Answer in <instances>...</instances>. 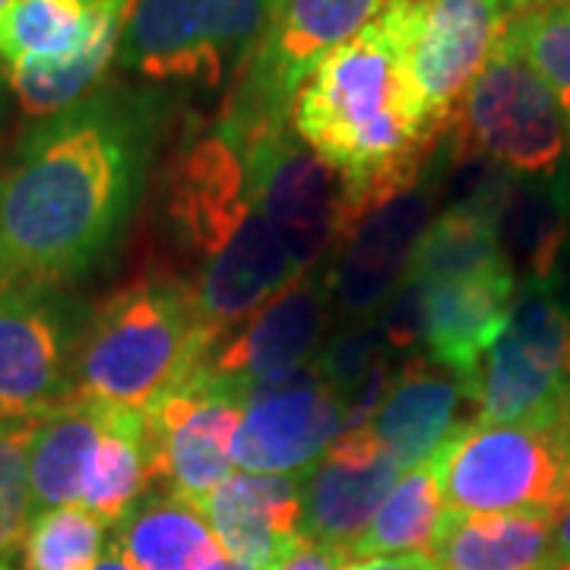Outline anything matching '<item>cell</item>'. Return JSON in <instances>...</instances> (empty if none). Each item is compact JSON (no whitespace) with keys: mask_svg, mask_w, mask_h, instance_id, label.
I'll list each match as a JSON object with an SVG mask.
<instances>
[{"mask_svg":"<svg viewBox=\"0 0 570 570\" xmlns=\"http://www.w3.org/2000/svg\"><path fill=\"white\" fill-rule=\"evenodd\" d=\"M175 121L156 86L102 82L41 118L0 178V283L80 276L118 242Z\"/></svg>","mask_w":570,"mask_h":570,"instance_id":"1","label":"cell"},{"mask_svg":"<svg viewBox=\"0 0 570 570\" xmlns=\"http://www.w3.org/2000/svg\"><path fill=\"white\" fill-rule=\"evenodd\" d=\"M419 20L422 0H387L307 73L288 111V127L346 178L348 232L371 206L419 181L444 137L409 70Z\"/></svg>","mask_w":570,"mask_h":570,"instance_id":"2","label":"cell"},{"mask_svg":"<svg viewBox=\"0 0 570 570\" xmlns=\"http://www.w3.org/2000/svg\"><path fill=\"white\" fill-rule=\"evenodd\" d=\"M219 336L190 285L142 279L115 292L77 343L73 393L102 406L146 412L209 358Z\"/></svg>","mask_w":570,"mask_h":570,"instance_id":"3","label":"cell"},{"mask_svg":"<svg viewBox=\"0 0 570 570\" xmlns=\"http://www.w3.org/2000/svg\"><path fill=\"white\" fill-rule=\"evenodd\" d=\"M453 513L554 517L570 494V425L469 419L431 460Z\"/></svg>","mask_w":570,"mask_h":570,"instance_id":"4","label":"cell"},{"mask_svg":"<svg viewBox=\"0 0 570 570\" xmlns=\"http://www.w3.org/2000/svg\"><path fill=\"white\" fill-rule=\"evenodd\" d=\"M570 124L546 80L504 39L472 80L450 121V153L479 156L523 181L564 175Z\"/></svg>","mask_w":570,"mask_h":570,"instance_id":"5","label":"cell"},{"mask_svg":"<svg viewBox=\"0 0 570 570\" xmlns=\"http://www.w3.org/2000/svg\"><path fill=\"white\" fill-rule=\"evenodd\" d=\"M279 0H134L118 63L149 82L216 89L264 41Z\"/></svg>","mask_w":570,"mask_h":570,"instance_id":"6","label":"cell"},{"mask_svg":"<svg viewBox=\"0 0 570 570\" xmlns=\"http://www.w3.org/2000/svg\"><path fill=\"white\" fill-rule=\"evenodd\" d=\"M475 419L570 425V311L554 283H520L501 336L463 381Z\"/></svg>","mask_w":570,"mask_h":570,"instance_id":"7","label":"cell"},{"mask_svg":"<svg viewBox=\"0 0 570 570\" xmlns=\"http://www.w3.org/2000/svg\"><path fill=\"white\" fill-rule=\"evenodd\" d=\"M384 3L387 0H279L264 41L235 77L223 108L225 121L250 137L288 124L307 73L333 48L358 36Z\"/></svg>","mask_w":570,"mask_h":570,"instance_id":"8","label":"cell"},{"mask_svg":"<svg viewBox=\"0 0 570 570\" xmlns=\"http://www.w3.org/2000/svg\"><path fill=\"white\" fill-rule=\"evenodd\" d=\"M245 390L200 365L142 412L153 482L204 508L232 479V441L247 406Z\"/></svg>","mask_w":570,"mask_h":570,"instance_id":"9","label":"cell"},{"mask_svg":"<svg viewBox=\"0 0 570 570\" xmlns=\"http://www.w3.org/2000/svg\"><path fill=\"white\" fill-rule=\"evenodd\" d=\"M254 204L279 232L302 273L314 269L348 235L346 178L326 165L288 124L247 146Z\"/></svg>","mask_w":570,"mask_h":570,"instance_id":"10","label":"cell"},{"mask_svg":"<svg viewBox=\"0 0 570 570\" xmlns=\"http://www.w3.org/2000/svg\"><path fill=\"white\" fill-rule=\"evenodd\" d=\"M441 163L434 149L419 181H412L393 197L371 206L352 225L333 264H326L330 305L343 321L377 317L390 295L406 279L412 254L431 225V213L441 190Z\"/></svg>","mask_w":570,"mask_h":570,"instance_id":"11","label":"cell"},{"mask_svg":"<svg viewBox=\"0 0 570 570\" xmlns=\"http://www.w3.org/2000/svg\"><path fill=\"white\" fill-rule=\"evenodd\" d=\"M77 348L48 285L0 283V425L36 422L73 396Z\"/></svg>","mask_w":570,"mask_h":570,"instance_id":"12","label":"cell"},{"mask_svg":"<svg viewBox=\"0 0 570 570\" xmlns=\"http://www.w3.org/2000/svg\"><path fill=\"white\" fill-rule=\"evenodd\" d=\"M330 307L326 273L314 266L254 311L245 324H238L225 343H216L206 365L238 384L247 396L279 387L298 377L314 348L321 346Z\"/></svg>","mask_w":570,"mask_h":570,"instance_id":"13","label":"cell"},{"mask_svg":"<svg viewBox=\"0 0 570 570\" xmlns=\"http://www.w3.org/2000/svg\"><path fill=\"white\" fill-rule=\"evenodd\" d=\"M346 431V406L311 367L247 400L232 463L257 475H305Z\"/></svg>","mask_w":570,"mask_h":570,"instance_id":"14","label":"cell"},{"mask_svg":"<svg viewBox=\"0 0 570 570\" xmlns=\"http://www.w3.org/2000/svg\"><path fill=\"white\" fill-rule=\"evenodd\" d=\"M396 460L377 444L371 428L343 431L324 460L302 475V523L305 539L346 554L374 520L393 485L400 482Z\"/></svg>","mask_w":570,"mask_h":570,"instance_id":"15","label":"cell"},{"mask_svg":"<svg viewBox=\"0 0 570 570\" xmlns=\"http://www.w3.org/2000/svg\"><path fill=\"white\" fill-rule=\"evenodd\" d=\"M504 26L508 10L501 0H422L409 70L428 118L444 134L460 99L498 48Z\"/></svg>","mask_w":570,"mask_h":570,"instance_id":"16","label":"cell"},{"mask_svg":"<svg viewBox=\"0 0 570 570\" xmlns=\"http://www.w3.org/2000/svg\"><path fill=\"white\" fill-rule=\"evenodd\" d=\"M204 517L223 549L257 570H279L305 549L302 475L232 472L204 501Z\"/></svg>","mask_w":570,"mask_h":570,"instance_id":"17","label":"cell"},{"mask_svg":"<svg viewBox=\"0 0 570 570\" xmlns=\"http://www.w3.org/2000/svg\"><path fill=\"white\" fill-rule=\"evenodd\" d=\"M517 285V273H498L412 288L428 362L460 374L463 384L508 324Z\"/></svg>","mask_w":570,"mask_h":570,"instance_id":"18","label":"cell"},{"mask_svg":"<svg viewBox=\"0 0 570 570\" xmlns=\"http://www.w3.org/2000/svg\"><path fill=\"white\" fill-rule=\"evenodd\" d=\"M463 393V384L431 371V365L415 358L390 384L367 428L377 438V444L396 460V466H425L456 434Z\"/></svg>","mask_w":570,"mask_h":570,"instance_id":"19","label":"cell"},{"mask_svg":"<svg viewBox=\"0 0 570 570\" xmlns=\"http://www.w3.org/2000/svg\"><path fill=\"white\" fill-rule=\"evenodd\" d=\"M111 549L137 570H206L228 554L204 510L171 491L142 494L115 523Z\"/></svg>","mask_w":570,"mask_h":570,"instance_id":"20","label":"cell"},{"mask_svg":"<svg viewBox=\"0 0 570 570\" xmlns=\"http://www.w3.org/2000/svg\"><path fill=\"white\" fill-rule=\"evenodd\" d=\"M105 419L108 406L77 393L36 419L29 438L32 517L55 508H80L82 472L102 438Z\"/></svg>","mask_w":570,"mask_h":570,"instance_id":"21","label":"cell"},{"mask_svg":"<svg viewBox=\"0 0 570 570\" xmlns=\"http://www.w3.org/2000/svg\"><path fill=\"white\" fill-rule=\"evenodd\" d=\"M431 558L438 570H549L551 520L535 513L448 510Z\"/></svg>","mask_w":570,"mask_h":570,"instance_id":"22","label":"cell"},{"mask_svg":"<svg viewBox=\"0 0 570 570\" xmlns=\"http://www.w3.org/2000/svg\"><path fill=\"white\" fill-rule=\"evenodd\" d=\"M498 232L520 283H554V269L570 235L568 178L523 181L501 178Z\"/></svg>","mask_w":570,"mask_h":570,"instance_id":"23","label":"cell"},{"mask_svg":"<svg viewBox=\"0 0 570 570\" xmlns=\"http://www.w3.org/2000/svg\"><path fill=\"white\" fill-rule=\"evenodd\" d=\"M153 485L149 438L142 412L108 406L102 438L82 472L80 508L115 527Z\"/></svg>","mask_w":570,"mask_h":570,"instance_id":"24","label":"cell"},{"mask_svg":"<svg viewBox=\"0 0 570 570\" xmlns=\"http://www.w3.org/2000/svg\"><path fill=\"white\" fill-rule=\"evenodd\" d=\"M134 0H96V32L89 48L77 61L61 63V67H45V63H22L10 67L7 80L17 92L22 111L32 118H51L63 108L77 105L82 96L96 89L102 80L108 63L118 58L124 22L130 13Z\"/></svg>","mask_w":570,"mask_h":570,"instance_id":"25","label":"cell"},{"mask_svg":"<svg viewBox=\"0 0 570 570\" xmlns=\"http://www.w3.org/2000/svg\"><path fill=\"white\" fill-rule=\"evenodd\" d=\"M96 32V0H13L0 10V63L61 67L80 58Z\"/></svg>","mask_w":570,"mask_h":570,"instance_id":"26","label":"cell"},{"mask_svg":"<svg viewBox=\"0 0 570 570\" xmlns=\"http://www.w3.org/2000/svg\"><path fill=\"white\" fill-rule=\"evenodd\" d=\"M444 513H448V508L441 498L434 463L409 469L384 498V504L377 508L374 520L362 532V539L355 542L352 561L384 558V554H409V551H428L431 554Z\"/></svg>","mask_w":570,"mask_h":570,"instance_id":"27","label":"cell"},{"mask_svg":"<svg viewBox=\"0 0 570 570\" xmlns=\"http://www.w3.org/2000/svg\"><path fill=\"white\" fill-rule=\"evenodd\" d=\"M501 39L546 80L570 124V0H535L510 13Z\"/></svg>","mask_w":570,"mask_h":570,"instance_id":"28","label":"cell"},{"mask_svg":"<svg viewBox=\"0 0 570 570\" xmlns=\"http://www.w3.org/2000/svg\"><path fill=\"white\" fill-rule=\"evenodd\" d=\"M105 554V523L82 508L32 517L22 542V570H96Z\"/></svg>","mask_w":570,"mask_h":570,"instance_id":"29","label":"cell"},{"mask_svg":"<svg viewBox=\"0 0 570 570\" xmlns=\"http://www.w3.org/2000/svg\"><path fill=\"white\" fill-rule=\"evenodd\" d=\"M36 422L0 425V570H13L32 523L29 438Z\"/></svg>","mask_w":570,"mask_h":570,"instance_id":"30","label":"cell"},{"mask_svg":"<svg viewBox=\"0 0 570 570\" xmlns=\"http://www.w3.org/2000/svg\"><path fill=\"white\" fill-rule=\"evenodd\" d=\"M348 558L343 551L326 549V546H314L307 542L305 549H298L279 570H343Z\"/></svg>","mask_w":570,"mask_h":570,"instance_id":"31","label":"cell"},{"mask_svg":"<svg viewBox=\"0 0 570 570\" xmlns=\"http://www.w3.org/2000/svg\"><path fill=\"white\" fill-rule=\"evenodd\" d=\"M343 570H438L428 551H409V554H384V558H362L348 561Z\"/></svg>","mask_w":570,"mask_h":570,"instance_id":"32","label":"cell"},{"mask_svg":"<svg viewBox=\"0 0 570 570\" xmlns=\"http://www.w3.org/2000/svg\"><path fill=\"white\" fill-rule=\"evenodd\" d=\"M551 564L570 568V494L551 517Z\"/></svg>","mask_w":570,"mask_h":570,"instance_id":"33","label":"cell"},{"mask_svg":"<svg viewBox=\"0 0 570 570\" xmlns=\"http://www.w3.org/2000/svg\"><path fill=\"white\" fill-rule=\"evenodd\" d=\"M96 570H137V568H134V564H130V561L124 558L121 551H115L111 546H108V549H105V554H102V561L96 564Z\"/></svg>","mask_w":570,"mask_h":570,"instance_id":"34","label":"cell"},{"mask_svg":"<svg viewBox=\"0 0 570 570\" xmlns=\"http://www.w3.org/2000/svg\"><path fill=\"white\" fill-rule=\"evenodd\" d=\"M206 570H257V568H250V564H245V561H235L232 554H225L223 561H216L213 568H206Z\"/></svg>","mask_w":570,"mask_h":570,"instance_id":"35","label":"cell"},{"mask_svg":"<svg viewBox=\"0 0 570 570\" xmlns=\"http://www.w3.org/2000/svg\"><path fill=\"white\" fill-rule=\"evenodd\" d=\"M501 3H504V10H508V17H510V13H517V10L530 7V3H535V0H501Z\"/></svg>","mask_w":570,"mask_h":570,"instance_id":"36","label":"cell"},{"mask_svg":"<svg viewBox=\"0 0 570 570\" xmlns=\"http://www.w3.org/2000/svg\"><path fill=\"white\" fill-rule=\"evenodd\" d=\"M564 178H568V187H570V149H568V165H564Z\"/></svg>","mask_w":570,"mask_h":570,"instance_id":"37","label":"cell"},{"mask_svg":"<svg viewBox=\"0 0 570 570\" xmlns=\"http://www.w3.org/2000/svg\"><path fill=\"white\" fill-rule=\"evenodd\" d=\"M7 3H13V0H0V10H3V7H7Z\"/></svg>","mask_w":570,"mask_h":570,"instance_id":"38","label":"cell"},{"mask_svg":"<svg viewBox=\"0 0 570 570\" xmlns=\"http://www.w3.org/2000/svg\"><path fill=\"white\" fill-rule=\"evenodd\" d=\"M549 570H570V568H558V564H551V568Z\"/></svg>","mask_w":570,"mask_h":570,"instance_id":"39","label":"cell"},{"mask_svg":"<svg viewBox=\"0 0 570 570\" xmlns=\"http://www.w3.org/2000/svg\"><path fill=\"white\" fill-rule=\"evenodd\" d=\"M568 311H570V305H568Z\"/></svg>","mask_w":570,"mask_h":570,"instance_id":"40","label":"cell"}]
</instances>
